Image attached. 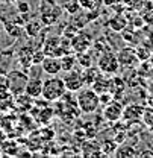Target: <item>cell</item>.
Returning a JSON list of instances; mask_svg holds the SVG:
<instances>
[{
  "label": "cell",
  "instance_id": "17",
  "mask_svg": "<svg viewBox=\"0 0 153 158\" xmlns=\"http://www.w3.org/2000/svg\"><path fill=\"white\" fill-rule=\"evenodd\" d=\"M44 29V23L41 20H27L24 24V34L29 37H38Z\"/></svg>",
  "mask_w": 153,
  "mask_h": 158
},
{
  "label": "cell",
  "instance_id": "7",
  "mask_svg": "<svg viewBox=\"0 0 153 158\" xmlns=\"http://www.w3.org/2000/svg\"><path fill=\"white\" fill-rule=\"evenodd\" d=\"M93 44V37L85 34V32H80L77 31V34L71 38V49L79 53V52H87Z\"/></svg>",
  "mask_w": 153,
  "mask_h": 158
},
{
  "label": "cell",
  "instance_id": "12",
  "mask_svg": "<svg viewBox=\"0 0 153 158\" xmlns=\"http://www.w3.org/2000/svg\"><path fill=\"white\" fill-rule=\"evenodd\" d=\"M35 47H30L29 44L23 46L18 52L15 53V58H17V64L20 65V69L23 70H27L30 65H32V52H34Z\"/></svg>",
  "mask_w": 153,
  "mask_h": 158
},
{
  "label": "cell",
  "instance_id": "13",
  "mask_svg": "<svg viewBox=\"0 0 153 158\" xmlns=\"http://www.w3.org/2000/svg\"><path fill=\"white\" fill-rule=\"evenodd\" d=\"M117 58H118V62H120L121 67H127V69L134 67L135 64L138 62V56H136L135 50L134 49H131V47L123 49V50L117 55Z\"/></svg>",
  "mask_w": 153,
  "mask_h": 158
},
{
  "label": "cell",
  "instance_id": "1",
  "mask_svg": "<svg viewBox=\"0 0 153 158\" xmlns=\"http://www.w3.org/2000/svg\"><path fill=\"white\" fill-rule=\"evenodd\" d=\"M67 91V87L64 84V79L55 76H50L42 82V93L41 98L47 102H58Z\"/></svg>",
  "mask_w": 153,
  "mask_h": 158
},
{
  "label": "cell",
  "instance_id": "23",
  "mask_svg": "<svg viewBox=\"0 0 153 158\" xmlns=\"http://www.w3.org/2000/svg\"><path fill=\"white\" fill-rule=\"evenodd\" d=\"M62 9H65L68 14H77L82 8H80V5H79V0H68V2H65L64 5H62Z\"/></svg>",
  "mask_w": 153,
  "mask_h": 158
},
{
  "label": "cell",
  "instance_id": "5",
  "mask_svg": "<svg viewBox=\"0 0 153 158\" xmlns=\"http://www.w3.org/2000/svg\"><path fill=\"white\" fill-rule=\"evenodd\" d=\"M62 79H64V84H65V87H67V90H68L70 93H77V91H79L80 88H83V85H85L82 72H79L76 69L65 72V75H64Z\"/></svg>",
  "mask_w": 153,
  "mask_h": 158
},
{
  "label": "cell",
  "instance_id": "10",
  "mask_svg": "<svg viewBox=\"0 0 153 158\" xmlns=\"http://www.w3.org/2000/svg\"><path fill=\"white\" fill-rule=\"evenodd\" d=\"M144 106L138 105V103H131L127 105L124 110H123V118L127 122V123H135V122H139L143 118L144 114Z\"/></svg>",
  "mask_w": 153,
  "mask_h": 158
},
{
  "label": "cell",
  "instance_id": "18",
  "mask_svg": "<svg viewBox=\"0 0 153 158\" xmlns=\"http://www.w3.org/2000/svg\"><path fill=\"white\" fill-rule=\"evenodd\" d=\"M114 155L120 158H132V157H136L138 152H136V149L134 146H131V144H118Z\"/></svg>",
  "mask_w": 153,
  "mask_h": 158
},
{
  "label": "cell",
  "instance_id": "8",
  "mask_svg": "<svg viewBox=\"0 0 153 158\" xmlns=\"http://www.w3.org/2000/svg\"><path fill=\"white\" fill-rule=\"evenodd\" d=\"M15 59V52L12 47L8 49H0V73H9L14 69V61Z\"/></svg>",
  "mask_w": 153,
  "mask_h": 158
},
{
  "label": "cell",
  "instance_id": "11",
  "mask_svg": "<svg viewBox=\"0 0 153 158\" xmlns=\"http://www.w3.org/2000/svg\"><path fill=\"white\" fill-rule=\"evenodd\" d=\"M61 15H62V6L55 5V6L42 11L39 15V20L44 23V26H52V24H56L58 20L61 19Z\"/></svg>",
  "mask_w": 153,
  "mask_h": 158
},
{
  "label": "cell",
  "instance_id": "28",
  "mask_svg": "<svg viewBox=\"0 0 153 158\" xmlns=\"http://www.w3.org/2000/svg\"><path fill=\"white\" fill-rule=\"evenodd\" d=\"M15 9L18 11L20 14H29V12H30V5H29V2H26V0H18V2L15 3Z\"/></svg>",
  "mask_w": 153,
  "mask_h": 158
},
{
  "label": "cell",
  "instance_id": "19",
  "mask_svg": "<svg viewBox=\"0 0 153 158\" xmlns=\"http://www.w3.org/2000/svg\"><path fill=\"white\" fill-rule=\"evenodd\" d=\"M12 106H15V96L11 91L0 94V111H9Z\"/></svg>",
  "mask_w": 153,
  "mask_h": 158
},
{
  "label": "cell",
  "instance_id": "21",
  "mask_svg": "<svg viewBox=\"0 0 153 158\" xmlns=\"http://www.w3.org/2000/svg\"><path fill=\"white\" fill-rule=\"evenodd\" d=\"M77 59L76 55L73 53H65L61 56V67H62V72H68V70H73L76 67Z\"/></svg>",
  "mask_w": 153,
  "mask_h": 158
},
{
  "label": "cell",
  "instance_id": "27",
  "mask_svg": "<svg viewBox=\"0 0 153 158\" xmlns=\"http://www.w3.org/2000/svg\"><path fill=\"white\" fill-rule=\"evenodd\" d=\"M143 122H144V125L153 131V108H147V110H144V114H143V118H141Z\"/></svg>",
  "mask_w": 153,
  "mask_h": 158
},
{
  "label": "cell",
  "instance_id": "25",
  "mask_svg": "<svg viewBox=\"0 0 153 158\" xmlns=\"http://www.w3.org/2000/svg\"><path fill=\"white\" fill-rule=\"evenodd\" d=\"M11 91V84H9V76L8 73H0V94Z\"/></svg>",
  "mask_w": 153,
  "mask_h": 158
},
{
  "label": "cell",
  "instance_id": "16",
  "mask_svg": "<svg viewBox=\"0 0 153 158\" xmlns=\"http://www.w3.org/2000/svg\"><path fill=\"white\" fill-rule=\"evenodd\" d=\"M2 24H3L5 32H6L11 38L17 40L24 34V26L20 24V23H17V21H5V23H2Z\"/></svg>",
  "mask_w": 153,
  "mask_h": 158
},
{
  "label": "cell",
  "instance_id": "6",
  "mask_svg": "<svg viewBox=\"0 0 153 158\" xmlns=\"http://www.w3.org/2000/svg\"><path fill=\"white\" fill-rule=\"evenodd\" d=\"M105 110H103V117L106 122H109V123H117L120 118H123V110H124V106L117 100V99H112L109 103H106L105 106H103Z\"/></svg>",
  "mask_w": 153,
  "mask_h": 158
},
{
  "label": "cell",
  "instance_id": "9",
  "mask_svg": "<svg viewBox=\"0 0 153 158\" xmlns=\"http://www.w3.org/2000/svg\"><path fill=\"white\" fill-rule=\"evenodd\" d=\"M41 67H42V72L47 73L49 76H55V75H58V73L62 72L61 58H59V56L46 55V58L42 59V62H41Z\"/></svg>",
  "mask_w": 153,
  "mask_h": 158
},
{
  "label": "cell",
  "instance_id": "15",
  "mask_svg": "<svg viewBox=\"0 0 153 158\" xmlns=\"http://www.w3.org/2000/svg\"><path fill=\"white\" fill-rule=\"evenodd\" d=\"M94 90H96L99 94L102 93H111V87H112V79H109L108 76H105V73L99 75L94 81V84L91 85Z\"/></svg>",
  "mask_w": 153,
  "mask_h": 158
},
{
  "label": "cell",
  "instance_id": "22",
  "mask_svg": "<svg viewBox=\"0 0 153 158\" xmlns=\"http://www.w3.org/2000/svg\"><path fill=\"white\" fill-rule=\"evenodd\" d=\"M126 24H127V20L124 19L123 15H114L112 19L109 20V27L115 31V32H121L124 27H126Z\"/></svg>",
  "mask_w": 153,
  "mask_h": 158
},
{
  "label": "cell",
  "instance_id": "14",
  "mask_svg": "<svg viewBox=\"0 0 153 158\" xmlns=\"http://www.w3.org/2000/svg\"><path fill=\"white\" fill-rule=\"evenodd\" d=\"M42 82H44V81L41 78H29L27 79V84H26V88H24V93H26L27 96H30L32 99L41 98Z\"/></svg>",
  "mask_w": 153,
  "mask_h": 158
},
{
  "label": "cell",
  "instance_id": "2",
  "mask_svg": "<svg viewBox=\"0 0 153 158\" xmlns=\"http://www.w3.org/2000/svg\"><path fill=\"white\" fill-rule=\"evenodd\" d=\"M76 100H77V106H79L80 113H85V114L96 113L97 108L100 106L99 93L93 87H90V88H80L77 91Z\"/></svg>",
  "mask_w": 153,
  "mask_h": 158
},
{
  "label": "cell",
  "instance_id": "30",
  "mask_svg": "<svg viewBox=\"0 0 153 158\" xmlns=\"http://www.w3.org/2000/svg\"><path fill=\"white\" fill-rule=\"evenodd\" d=\"M3 3H6V5H15L18 0H2Z\"/></svg>",
  "mask_w": 153,
  "mask_h": 158
},
{
  "label": "cell",
  "instance_id": "3",
  "mask_svg": "<svg viewBox=\"0 0 153 158\" xmlns=\"http://www.w3.org/2000/svg\"><path fill=\"white\" fill-rule=\"evenodd\" d=\"M8 76H9V84H11V93L14 96L23 94L26 84H27V79H29L27 72L23 69H12L8 73Z\"/></svg>",
  "mask_w": 153,
  "mask_h": 158
},
{
  "label": "cell",
  "instance_id": "20",
  "mask_svg": "<svg viewBox=\"0 0 153 158\" xmlns=\"http://www.w3.org/2000/svg\"><path fill=\"white\" fill-rule=\"evenodd\" d=\"M99 72H100V70L96 69V67H93V65L85 67V69H83V72H82V76H83V82H85V85H90V87H91V85L94 84L96 78L100 75Z\"/></svg>",
  "mask_w": 153,
  "mask_h": 158
},
{
  "label": "cell",
  "instance_id": "4",
  "mask_svg": "<svg viewBox=\"0 0 153 158\" xmlns=\"http://www.w3.org/2000/svg\"><path fill=\"white\" fill-rule=\"evenodd\" d=\"M97 69L105 75H115L120 69V62H118L117 55L109 50L103 52L97 59Z\"/></svg>",
  "mask_w": 153,
  "mask_h": 158
},
{
  "label": "cell",
  "instance_id": "29",
  "mask_svg": "<svg viewBox=\"0 0 153 158\" xmlns=\"http://www.w3.org/2000/svg\"><path fill=\"white\" fill-rule=\"evenodd\" d=\"M55 5H56V0H41V3H39V12H42V11H46V9L55 6Z\"/></svg>",
  "mask_w": 153,
  "mask_h": 158
},
{
  "label": "cell",
  "instance_id": "24",
  "mask_svg": "<svg viewBox=\"0 0 153 158\" xmlns=\"http://www.w3.org/2000/svg\"><path fill=\"white\" fill-rule=\"evenodd\" d=\"M79 5L85 11H97L100 6V0H79Z\"/></svg>",
  "mask_w": 153,
  "mask_h": 158
},
{
  "label": "cell",
  "instance_id": "26",
  "mask_svg": "<svg viewBox=\"0 0 153 158\" xmlns=\"http://www.w3.org/2000/svg\"><path fill=\"white\" fill-rule=\"evenodd\" d=\"M76 59L77 62L85 69V67H90V65H93V62H91V56L87 53V52H79L76 53Z\"/></svg>",
  "mask_w": 153,
  "mask_h": 158
}]
</instances>
